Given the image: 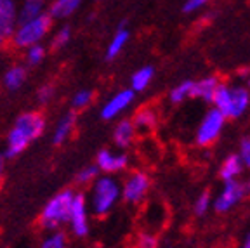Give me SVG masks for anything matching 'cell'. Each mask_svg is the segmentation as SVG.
Instances as JSON below:
<instances>
[{"instance_id":"cell-1","label":"cell","mask_w":250,"mask_h":248,"mask_svg":"<svg viewBox=\"0 0 250 248\" xmlns=\"http://www.w3.org/2000/svg\"><path fill=\"white\" fill-rule=\"evenodd\" d=\"M47 127V118L42 111H23L18 115L5 136L4 155L7 160L21 156L31 143L43 136Z\"/></svg>"},{"instance_id":"cell-2","label":"cell","mask_w":250,"mask_h":248,"mask_svg":"<svg viewBox=\"0 0 250 248\" xmlns=\"http://www.w3.org/2000/svg\"><path fill=\"white\" fill-rule=\"evenodd\" d=\"M89 187V196H85L87 205H89L90 213H94L96 217L108 215L122 200L120 183H118L117 175L101 174Z\"/></svg>"},{"instance_id":"cell-3","label":"cell","mask_w":250,"mask_h":248,"mask_svg":"<svg viewBox=\"0 0 250 248\" xmlns=\"http://www.w3.org/2000/svg\"><path fill=\"white\" fill-rule=\"evenodd\" d=\"M77 191L66 187V189L59 191L52 198L47 200L43 205L42 212H40L39 224L45 231H58L62 226L68 224V217H70V208L73 203V198Z\"/></svg>"},{"instance_id":"cell-4","label":"cell","mask_w":250,"mask_h":248,"mask_svg":"<svg viewBox=\"0 0 250 248\" xmlns=\"http://www.w3.org/2000/svg\"><path fill=\"white\" fill-rule=\"evenodd\" d=\"M212 104L224 118H240L245 115L250 106V92L245 87H231L226 83H219L214 94Z\"/></svg>"},{"instance_id":"cell-5","label":"cell","mask_w":250,"mask_h":248,"mask_svg":"<svg viewBox=\"0 0 250 248\" xmlns=\"http://www.w3.org/2000/svg\"><path fill=\"white\" fill-rule=\"evenodd\" d=\"M52 26H54V21L49 14H42L39 18H33V20L21 21L16 26L14 33L9 39V42H12V45L20 51H24L28 47L35 45V43H42L47 37L51 35Z\"/></svg>"},{"instance_id":"cell-6","label":"cell","mask_w":250,"mask_h":248,"mask_svg":"<svg viewBox=\"0 0 250 248\" xmlns=\"http://www.w3.org/2000/svg\"><path fill=\"white\" fill-rule=\"evenodd\" d=\"M68 227L75 238H85L90 231V210L83 193H75L68 217Z\"/></svg>"},{"instance_id":"cell-7","label":"cell","mask_w":250,"mask_h":248,"mask_svg":"<svg viewBox=\"0 0 250 248\" xmlns=\"http://www.w3.org/2000/svg\"><path fill=\"white\" fill-rule=\"evenodd\" d=\"M149 177L145 172H132L125 177V181L120 184V194L122 200L130 205H139L141 202H145V198L148 196L149 191Z\"/></svg>"},{"instance_id":"cell-8","label":"cell","mask_w":250,"mask_h":248,"mask_svg":"<svg viewBox=\"0 0 250 248\" xmlns=\"http://www.w3.org/2000/svg\"><path fill=\"white\" fill-rule=\"evenodd\" d=\"M224 125H226V118L221 115L215 108L205 113L203 120L200 122L198 128H196V143L198 146H210L219 139L221 132H223Z\"/></svg>"},{"instance_id":"cell-9","label":"cell","mask_w":250,"mask_h":248,"mask_svg":"<svg viewBox=\"0 0 250 248\" xmlns=\"http://www.w3.org/2000/svg\"><path fill=\"white\" fill-rule=\"evenodd\" d=\"M96 167L104 175H117L122 174L129 167V156L120 151H111V149H99L96 155Z\"/></svg>"},{"instance_id":"cell-10","label":"cell","mask_w":250,"mask_h":248,"mask_svg":"<svg viewBox=\"0 0 250 248\" xmlns=\"http://www.w3.org/2000/svg\"><path fill=\"white\" fill-rule=\"evenodd\" d=\"M134 97H136V92H132L130 89H122L118 92H115L113 96L106 99V103L101 108V118L106 122L115 120L129 108L134 103Z\"/></svg>"},{"instance_id":"cell-11","label":"cell","mask_w":250,"mask_h":248,"mask_svg":"<svg viewBox=\"0 0 250 248\" xmlns=\"http://www.w3.org/2000/svg\"><path fill=\"white\" fill-rule=\"evenodd\" d=\"M245 198V189H243V183L238 181H228L224 183L221 193L217 194V198L214 200V208L217 212L224 213L229 212L234 205H238Z\"/></svg>"},{"instance_id":"cell-12","label":"cell","mask_w":250,"mask_h":248,"mask_svg":"<svg viewBox=\"0 0 250 248\" xmlns=\"http://www.w3.org/2000/svg\"><path fill=\"white\" fill-rule=\"evenodd\" d=\"M18 0H0V35L4 39H11L16 26L20 23L18 20Z\"/></svg>"},{"instance_id":"cell-13","label":"cell","mask_w":250,"mask_h":248,"mask_svg":"<svg viewBox=\"0 0 250 248\" xmlns=\"http://www.w3.org/2000/svg\"><path fill=\"white\" fill-rule=\"evenodd\" d=\"M75 127H77V111H66L64 115L58 118L54 128H52L51 141L54 146H61V144L68 143L70 137L73 136Z\"/></svg>"},{"instance_id":"cell-14","label":"cell","mask_w":250,"mask_h":248,"mask_svg":"<svg viewBox=\"0 0 250 248\" xmlns=\"http://www.w3.org/2000/svg\"><path fill=\"white\" fill-rule=\"evenodd\" d=\"M137 136V130L134 127L132 120L130 118H122L117 122L113 128V143L118 149H127L134 144Z\"/></svg>"},{"instance_id":"cell-15","label":"cell","mask_w":250,"mask_h":248,"mask_svg":"<svg viewBox=\"0 0 250 248\" xmlns=\"http://www.w3.org/2000/svg\"><path fill=\"white\" fill-rule=\"evenodd\" d=\"M28 80V70L24 64H11L2 75V85L9 92H18L23 89Z\"/></svg>"},{"instance_id":"cell-16","label":"cell","mask_w":250,"mask_h":248,"mask_svg":"<svg viewBox=\"0 0 250 248\" xmlns=\"http://www.w3.org/2000/svg\"><path fill=\"white\" fill-rule=\"evenodd\" d=\"M83 0H52L47 5V14L52 21H64L80 9Z\"/></svg>"},{"instance_id":"cell-17","label":"cell","mask_w":250,"mask_h":248,"mask_svg":"<svg viewBox=\"0 0 250 248\" xmlns=\"http://www.w3.org/2000/svg\"><path fill=\"white\" fill-rule=\"evenodd\" d=\"M129 39H130L129 28L125 26V23H122L120 26H118V30L113 33V37H111V40H109L108 47H106L104 58L108 59V61H113L115 58H118V54L125 49Z\"/></svg>"},{"instance_id":"cell-18","label":"cell","mask_w":250,"mask_h":248,"mask_svg":"<svg viewBox=\"0 0 250 248\" xmlns=\"http://www.w3.org/2000/svg\"><path fill=\"white\" fill-rule=\"evenodd\" d=\"M47 5H49L47 0H21L18 4V20L21 23V21L39 18L47 12Z\"/></svg>"},{"instance_id":"cell-19","label":"cell","mask_w":250,"mask_h":248,"mask_svg":"<svg viewBox=\"0 0 250 248\" xmlns=\"http://www.w3.org/2000/svg\"><path fill=\"white\" fill-rule=\"evenodd\" d=\"M219 83H221V82H219L215 77H205L198 82H193L191 97H200V99H203V101L212 103Z\"/></svg>"},{"instance_id":"cell-20","label":"cell","mask_w":250,"mask_h":248,"mask_svg":"<svg viewBox=\"0 0 250 248\" xmlns=\"http://www.w3.org/2000/svg\"><path fill=\"white\" fill-rule=\"evenodd\" d=\"M132 124L137 132H149L158 124V113L153 108H141L134 115Z\"/></svg>"},{"instance_id":"cell-21","label":"cell","mask_w":250,"mask_h":248,"mask_svg":"<svg viewBox=\"0 0 250 248\" xmlns=\"http://www.w3.org/2000/svg\"><path fill=\"white\" fill-rule=\"evenodd\" d=\"M153 77H155V70L153 66H143L139 70H136L130 77V87L129 89L132 92H143L149 87Z\"/></svg>"},{"instance_id":"cell-22","label":"cell","mask_w":250,"mask_h":248,"mask_svg":"<svg viewBox=\"0 0 250 248\" xmlns=\"http://www.w3.org/2000/svg\"><path fill=\"white\" fill-rule=\"evenodd\" d=\"M71 39H73V28L70 24H61L54 31H51L49 45H51L52 51H61V49L70 45Z\"/></svg>"},{"instance_id":"cell-23","label":"cell","mask_w":250,"mask_h":248,"mask_svg":"<svg viewBox=\"0 0 250 248\" xmlns=\"http://www.w3.org/2000/svg\"><path fill=\"white\" fill-rule=\"evenodd\" d=\"M242 170H243V165L240 162L238 155H229L223 162V165H221V177H223L224 183L234 181V179L242 174Z\"/></svg>"},{"instance_id":"cell-24","label":"cell","mask_w":250,"mask_h":248,"mask_svg":"<svg viewBox=\"0 0 250 248\" xmlns=\"http://www.w3.org/2000/svg\"><path fill=\"white\" fill-rule=\"evenodd\" d=\"M47 58V47L43 43H35V45L24 49V62L26 68H35L40 66Z\"/></svg>"},{"instance_id":"cell-25","label":"cell","mask_w":250,"mask_h":248,"mask_svg":"<svg viewBox=\"0 0 250 248\" xmlns=\"http://www.w3.org/2000/svg\"><path fill=\"white\" fill-rule=\"evenodd\" d=\"M39 248H68V238L61 229L47 231V234L40 241Z\"/></svg>"},{"instance_id":"cell-26","label":"cell","mask_w":250,"mask_h":248,"mask_svg":"<svg viewBox=\"0 0 250 248\" xmlns=\"http://www.w3.org/2000/svg\"><path fill=\"white\" fill-rule=\"evenodd\" d=\"M99 175H101V172H99V168L96 167V163H92V165L82 167L77 172V175H75V183H77L78 186L87 187V186H90Z\"/></svg>"},{"instance_id":"cell-27","label":"cell","mask_w":250,"mask_h":248,"mask_svg":"<svg viewBox=\"0 0 250 248\" xmlns=\"http://www.w3.org/2000/svg\"><path fill=\"white\" fill-rule=\"evenodd\" d=\"M94 101V92L90 89H80L73 94L71 97V109L73 111H82V109L89 108Z\"/></svg>"},{"instance_id":"cell-28","label":"cell","mask_w":250,"mask_h":248,"mask_svg":"<svg viewBox=\"0 0 250 248\" xmlns=\"http://www.w3.org/2000/svg\"><path fill=\"white\" fill-rule=\"evenodd\" d=\"M191 89H193V80H184L181 82L179 85H176L168 94V99L174 104H179V103H184V99L191 97Z\"/></svg>"},{"instance_id":"cell-29","label":"cell","mask_w":250,"mask_h":248,"mask_svg":"<svg viewBox=\"0 0 250 248\" xmlns=\"http://www.w3.org/2000/svg\"><path fill=\"white\" fill-rule=\"evenodd\" d=\"M54 97H56V87L52 83H42L35 92V101L40 106L51 104L54 101Z\"/></svg>"},{"instance_id":"cell-30","label":"cell","mask_w":250,"mask_h":248,"mask_svg":"<svg viewBox=\"0 0 250 248\" xmlns=\"http://www.w3.org/2000/svg\"><path fill=\"white\" fill-rule=\"evenodd\" d=\"M132 248H158V238L151 233H139Z\"/></svg>"},{"instance_id":"cell-31","label":"cell","mask_w":250,"mask_h":248,"mask_svg":"<svg viewBox=\"0 0 250 248\" xmlns=\"http://www.w3.org/2000/svg\"><path fill=\"white\" fill-rule=\"evenodd\" d=\"M210 205H212V198H210V194L205 191V193H202L198 198H196L195 213H196V215H205V213L210 210Z\"/></svg>"},{"instance_id":"cell-32","label":"cell","mask_w":250,"mask_h":248,"mask_svg":"<svg viewBox=\"0 0 250 248\" xmlns=\"http://www.w3.org/2000/svg\"><path fill=\"white\" fill-rule=\"evenodd\" d=\"M238 158H240V162H242L243 167L250 168V137H245V139L240 143Z\"/></svg>"},{"instance_id":"cell-33","label":"cell","mask_w":250,"mask_h":248,"mask_svg":"<svg viewBox=\"0 0 250 248\" xmlns=\"http://www.w3.org/2000/svg\"><path fill=\"white\" fill-rule=\"evenodd\" d=\"M207 2L208 0H186L184 5H183V11L184 12H195V11H198L200 7H203Z\"/></svg>"},{"instance_id":"cell-34","label":"cell","mask_w":250,"mask_h":248,"mask_svg":"<svg viewBox=\"0 0 250 248\" xmlns=\"http://www.w3.org/2000/svg\"><path fill=\"white\" fill-rule=\"evenodd\" d=\"M5 162H7V158H5L4 151H0V179H2V175L5 172Z\"/></svg>"},{"instance_id":"cell-35","label":"cell","mask_w":250,"mask_h":248,"mask_svg":"<svg viewBox=\"0 0 250 248\" xmlns=\"http://www.w3.org/2000/svg\"><path fill=\"white\" fill-rule=\"evenodd\" d=\"M7 42H9L7 39H4V37L0 35V52H2V51H4V49H5V45H7Z\"/></svg>"},{"instance_id":"cell-36","label":"cell","mask_w":250,"mask_h":248,"mask_svg":"<svg viewBox=\"0 0 250 248\" xmlns=\"http://www.w3.org/2000/svg\"><path fill=\"white\" fill-rule=\"evenodd\" d=\"M243 189H245V194H250V181L243 183Z\"/></svg>"},{"instance_id":"cell-37","label":"cell","mask_w":250,"mask_h":248,"mask_svg":"<svg viewBox=\"0 0 250 248\" xmlns=\"http://www.w3.org/2000/svg\"><path fill=\"white\" fill-rule=\"evenodd\" d=\"M242 248H250V234H249V236H247V240H245V241H243Z\"/></svg>"},{"instance_id":"cell-38","label":"cell","mask_w":250,"mask_h":248,"mask_svg":"<svg viewBox=\"0 0 250 248\" xmlns=\"http://www.w3.org/2000/svg\"><path fill=\"white\" fill-rule=\"evenodd\" d=\"M247 83H249V87H250V73H249V78H247Z\"/></svg>"}]
</instances>
